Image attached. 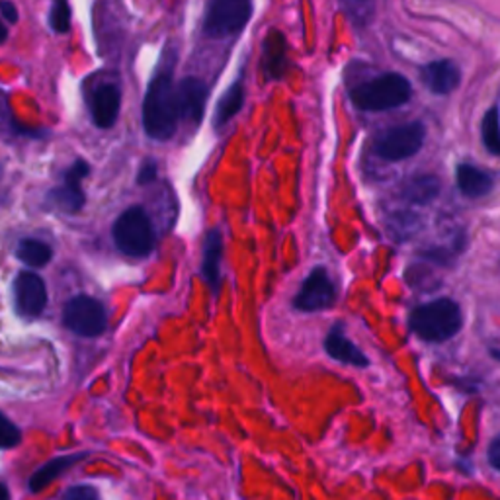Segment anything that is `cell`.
I'll return each mask as SVG.
<instances>
[{
  "mask_svg": "<svg viewBox=\"0 0 500 500\" xmlns=\"http://www.w3.org/2000/svg\"><path fill=\"white\" fill-rule=\"evenodd\" d=\"M489 352H491V356L495 358V360H498V362H500V348H491Z\"/></svg>",
  "mask_w": 500,
  "mask_h": 500,
  "instance_id": "1f68e13d",
  "label": "cell"
},
{
  "mask_svg": "<svg viewBox=\"0 0 500 500\" xmlns=\"http://www.w3.org/2000/svg\"><path fill=\"white\" fill-rule=\"evenodd\" d=\"M413 96V86L399 73H386L374 81L356 86L352 91V102L364 112H387L401 108Z\"/></svg>",
  "mask_w": 500,
  "mask_h": 500,
  "instance_id": "3957f363",
  "label": "cell"
},
{
  "mask_svg": "<svg viewBox=\"0 0 500 500\" xmlns=\"http://www.w3.org/2000/svg\"><path fill=\"white\" fill-rule=\"evenodd\" d=\"M157 176H159V164L155 161H145L137 172V184L147 186L151 182H155Z\"/></svg>",
  "mask_w": 500,
  "mask_h": 500,
  "instance_id": "4316f807",
  "label": "cell"
},
{
  "mask_svg": "<svg viewBox=\"0 0 500 500\" xmlns=\"http://www.w3.org/2000/svg\"><path fill=\"white\" fill-rule=\"evenodd\" d=\"M112 237L115 247L120 252L133 256V259H143L155 250V229H152L149 213L141 208V205H133L127 208L118 220L113 223Z\"/></svg>",
  "mask_w": 500,
  "mask_h": 500,
  "instance_id": "277c9868",
  "label": "cell"
},
{
  "mask_svg": "<svg viewBox=\"0 0 500 500\" xmlns=\"http://www.w3.org/2000/svg\"><path fill=\"white\" fill-rule=\"evenodd\" d=\"M0 130H8L15 135H24L32 139H44L45 135H49V132L44 130V127H24L22 123H18L10 112L5 93H0Z\"/></svg>",
  "mask_w": 500,
  "mask_h": 500,
  "instance_id": "7402d4cb",
  "label": "cell"
},
{
  "mask_svg": "<svg viewBox=\"0 0 500 500\" xmlns=\"http://www.w3.org/2000/svg\"><path fill=\"white\" fill-rule=\"evenodd\" d=\"M201 276L211 291L220 293L221 289V259H223V237L220 229L208 230L203 239V254H201Z\"/></svg>",
  "mask_w": 500,
  "mask_h": 500,
  "instance_id": "4fadbf2b",
  "label": "cell"
},
{
  "mask_svg": "<svg viewBox=\"0 0 500 500\" xmlns=\"http://www.w3.org/2000/svg\"><path fill=\"white\" fill-rule=\"evenodd\" d=\"M16 259L30 268H44L54 259V249L40 239H22L16 247Z\"/></svg>",
  "mask_w": 500,
  "mask_h": 500,
  "instance_id": "44dd1931",
  "label": "cell"
},
{
  "mask_svg": "<svg viewBox=\"0 0 500 500\" xmlns=\"http://www.w3.org/2000/svg\"><path fill=\"white\" fill-rule=\"evenodd\" d=\"M489 464L500 473V434L489 446Z\"/></svg>",
  "mask_w": 500,
  "mask_h": 500,
  "instance_id": "f1b7e54d",
  "label": "cell"
},
{
  "mask_svg": "<svg viewBox=\"0 0 500 500\" xmlns=\"http://www.w3.org/2000/svg\"><path fill=\"white\" fill-rule=\"evenodd\" d=\"M61 500H102V498H100V493H98L96 486L76 485V486H71V489H67Z\"/></svg>",
  "mask_w": 500,
  "mask_h": 500,
  "instance_id": "484cf974",
  "label": "cell"
},
{
  "mask_svg": "<svg viewBox=\"0 0 500 500\" xmlns=\"http://www.w3.org/2000/svg\"><path fill=\"white\" fill-rule=\"evenodd\" d=\"M8 42V24L0 18V45H5Z\"/></svg>",
  "mask_w": 500,
  "mask_h": 500,
  "instance_id": "f546056e",
  "label": "cell"
},
{
  "mask_svg": "<svg viewBox=\"0 0 500 500\" xmlns=\"http://www.w3.org/2000/svg\"><path fill=\"white\" fill-rule=\"evenodd\" d=\"M49 25L55 34H67L71 30V5H69V0H51Z\"/></svg>",
  "mask_w": 500,
  "mask_h": 500,
  "instance_id": "cb8c5ba5",
  "label": "cell"
},
{
  "mask_svg": "<svg viewBox=\"0 0 500 500\" xmlns=\"http://www.w3.org/2000/svg\"><path fill=\"white\" fill-rule=\"evenodd\" d=\"M440 194V181L432 174H420L410 178L405 184L401 196L407 203L413 205H428Z\"/></svg>",
  "mask_w": 500,
  "mask_h": 500,
  "instance_id": "ffe728a7",
  "label": "cell"
},
{
  "mask_svg": "<svg viewBox=\"0 0 500 500\" xmlns=\"http://www.w3.org/2000/svg\"><path fill=\"white\" fill-rule=\"evenodd\" d=\"M338 299L337 284L332 281L327 268H315L311 274L305 278L299 291L293 298V309L301 313H319L327 311Z\"/></svg>",
  "mask_w": 500,
  "mask_h": 500,
  "instance_id": "9c48e42d",
  "label": "cell"
},
{
  "mask_svg": "<svg viewBox=\"0 0 500 500\" xmlns=\"http://www.w3.org/2000/svg\"><path fill=\"white\" fill-rule=\"evenodd\" d=\"M325 350L327 354L340 364L352 366V368H368L369 366V358L358 348V346L346 338L344 335V327L337 323L328 330V335L325 338Z\"/></svg>",
  "mask_w": 500,
  "mask_h": 500,
  "instance_id": "9a60e30c",
  "label": "cell"
},
{
  "mask_svg": "<svg viewBox=\"0 0 500 500\" xmlns=\"http://www.w3.org/2000/svg\"><path fill=\"white\" fill-rule=\"evenodd\" d=\"M47 286L40 274L34 270H22L15 279V303L20 317L35 319L47 307Z\"/></svg>",
  "mask_w": 500,
  "mask_h": 500,
  "instance_id": "30bf717a",
  "label": "cell"
},
{
  "mask_svg": "<svg viewBox=\"0 0 500 500\" xmlns=\"http://www.w3.org/2000/svg\"><path fill=\"white\" fill-rule=\"evenodd\" d=\"M481 135H483V143L486 151L500 157V112L496 106H493L485 113Z\"/></svg>",
  "mask_w": 500,
  "mask_h": 500,
  "instance_id": "603a6c76",
  "label": "cell"
},
{
  "mask_svg": "<svg viewBox=\"0 0 500 500\" xmlns=\"http://www.w3.org/2000/svg\"><path fill=\"white\" fill-rule=\"evenodd\" d=\"M176 100L181 120L200 125L205 112V102H208V84L196 79V76H188V79L181 81V84H176Z\"/></svg>",
  "mask_w": 500,
  "mask_h": 500,
  "instance_id": "7c38bea8",
  "label": "cell"
},
{
  "mask_svg": "<svg viewBox=\"0 0 500 500\" xmlns=\"http://www.w3.org/2000/svg\"><path fill=\"white\" fill-rule=\"evenodd\" d=\"M242 106H245V83L239 79L227 88L221 100L217 102L213 125L217 130H221L223 125H227L242 110Z\"/></svg>",
  "mask_w": 500,
  "mask_h": 500,
  "instance_id": "d6986e66",
  "label": "cell"
},
{
  "mask_svg": "<svg viewBox=\"0 0 500 500\" xmlns=\"http://www.w3.org/2000/svg\"><path fill=\"white\" fill-rule=\"evenodd\" d=\"M22 444V430L0 410V450H15Z\"/></svg>",
  "mask_w": 500,
  "mask_h": 500,
  "instance_id": "d4e9b609",
  "label": "cell"
},
{
  "mask_svg": "<svg viewBox=\"0 0 500 500\" xmlns=\"http://www.w3.org/2000/svg\"><path fill=\"white\" fill-rule=\"evenodd\" d=\"M88 454L81 452V454H69V456H59L54 457L51 461H47L45 466H42L37 471L32 473V477L28 481V491L30 493H42L47 485L54 483L57 477H61L63 473L69 471L73 466L79 464L81 459H84Z\"/></svg>",
  "mask_w": 500,
  "mask_h": 500,
  "instance_id": "e0dca14e",
  "label": "cell"
},
{
  "mask_svg": "<svg viewBox=\"0 0 500 500\" xmlns=\"http://www.w3.org/2000/svg\"><path fill=\"white\" fill-rule=\"evenodd\" d=\"M457 188L467 198H483L493 190V178L473 164H459L456 171Z\"/></svg>",
  "mask_w": 500,
  "mask_h": 500,
  "instance_id": "ac0fdd59",
  "label": "cell"
},
{
  "mask_svg": "<svg viewBox=\"0 0 500 500\" xmlns=\"http://www.w3.org/2000/svg\"><path fill=\"white\" fill-rule=\"evenodd\" d=\"M250 16V0H211L203 18V32L210 37L233 35L245 28Z\"/></svg>",
  "mask_w": 500,
  "mask_h": 500,
  "instance_id": "52a82bcc",
  "label": "cell"
},
{
  "mask_svg": "<svg viewBox=\"0 0 500 500\" xmlns=\"http://www.w3.org/2000/svg\"><path fill=\"white\" fill-rule=\"evenodd\" d=\"M63 325L84 338H96L108 328V311L102 301L91 296H76L63 309Z\"/></svg>",
  "mask_w": 500,
  "mask_h": 500,
  "instance_id": "8992f818",
  "label": "cell"
},
{
  "mask_svg": "<svg viewBox=\"0 0 500 500\" xmlns=\"http://www.w3.org/2000/svg\"><path fill=\"white\" fill-rule=\"evenodd\" d=\"M0 500H10V491L5 483H0Z\"/></svg>",
  "mask_w": 500,
  "mask_h": 500,
  "instance_id": "4dcf8cb0",
  "label": "cell"
},
{
  "mask_svg": "<svg viewBox=\"0 0 500 500\" xmlns=\"http://www.w3.org/2000/svg\"><path fill=\"white\" fill-rule=\"evenodd\" d=\"M408 327L420 340L446 342L454 338L464 327V313L454 299L440 298L413 309L408 317Z\"/></svg>",
  "mask_w": 500,
  "mask_h": 500,
  "instance_id": "7a4b0ae2",
  "label": "cell"
},
{
  "mask_svg": "<svg viewBox=\"0 0 500 500\" xmlns=\"http://www.w3.org/2000/svg\"><path fill=\"white\" fill-rule=\"evenodd\" d=\"M0 18H3L8 25L18 22V8L10 0H0Z\"/></svg>",
  "mask_w": 500,
  "mask_h": 500,
  "instance_id": "83f0119b",
  "label": "cell"
},
{
  "mask_svg": "<svg viewBox=\"0 0 500 500\" xmlns=\"http://www.w3.org/2000/svg\"><path fill=\"white\" fill-rule=\"evenodd\" d=\"M88 174H91V164H88L84 159H76L69 169L63 172V182L47 194L45 201L49 208L69 215L79 213L86 203V196L83 191V181L88 178Z\"/></svg>",
  "mask_w": 500,
  "mask_h": 500,
  "instance_id": "ba28073f",
  "label": "cell"
},
{
  "mask_svg": "<svg viewBox=\"0 0 500 500\" xmlns=\"http://www.w3.org/2000/svg\"><path fill=\"white\" fill-rule=\"evenodd\" d=\"M262 63H264V73L268 79L272 81L284 79L288 73V63H289L284 34L278 30H270V34L266 35Z\"/></svg>",
  "mask_w": 500,
  "mask_h": 500,
  "instance_id": "2e32d148",
  "label": "cell"
},
{
  "mask_svg": "<svg viewBox=\"0 0 500 500\" xmlns=\"http://www.w3.org/2000/svg\"><path fill=\"white\" fill-rule=\"evenodd\" d=\"M88 108H91V118L100 130H110L120 118L122 110V91L118 84H100L96 86L91 100H88Z\"/></svg>",
  "mask_w": 500,
  "mask_h": 500,
  "instance_id": "8fae6325",
  "label": "cell"
},
{
  "mask_svg": "<svg viewBox=\"0 0 500 500\" xmlns=\"http://www.w3.org/2000/svg\"><path fill=\"white\" fill-rule=\"evenodd\" d=\"M143 130L147 137L155 141H169L174 137L181 122L176 100V84L172 67L166 65L152 76L143 98Z\"/></svg>",
  "mask_w": 500,
  "mask_h": 500,
  "instance_id": "6da1fadb",
  "label": "cell"
},
{
  "mask_svg": "<svg viewBox=\"0 0 500 500\" xmlns=\"http://www.w3.org/2000/svg\"><path fill=\"white\" fill-rule=\"evenodd\" d=\"M426 130L420 122H408L403 125H395L391 130L383 132L374 143L376 155L383 161L399 162L415 157L425 145Z\"/></svg>",
  "mask_w": 500,
  "mask_h": 500,
  "instance_id": "5b68a950",
  "label": "cell"
},
{
  "mask_svg": "<svg viewBox=\"0 0 500 500\" xmlns=\"http://www.w3.org/2000/svg\"><path fill=\"white\" fill-rule=\"evenodd\" d=\"M420 73H422V83H425L426 88H430V91L438 96L452 94L461 83V73L457 65L454 61H447V59L426 63Z\"/></svg>",
  "mask_w": 500,
  "mask_h": 500,
  "instance_id": "5bb4252c",
  "label": "cell"
}]
</instances>
